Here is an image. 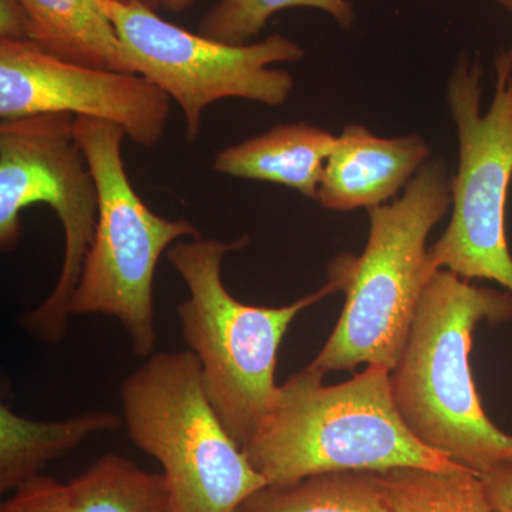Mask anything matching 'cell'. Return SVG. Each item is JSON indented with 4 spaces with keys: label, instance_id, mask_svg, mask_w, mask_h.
Returning a JSON list of instances; mask_svg holds the SVG:
<instances>
[{
    "label": "cell",
    "instance_id": "10",
    "mask_svg": "<svg viewBox=\"0 0 512 512\" xmlns=\"http://www.w3.org/2000/svg\"><path fill=\"white\" fill-rule=\"evenodd\" d=\"M171 99L140 74L59 59L30 40H0V117H92L123 128L138 146L163 140Z\"/></svg>",
    "mask_w": 512,
    "mask_h": 512
},
{
    "label": "cell",
    "instance_id": "6",
    "mask_svg": "<svg viewBox=\"0 0 512 512\" xmlns=\"http://www.w3.org/2000/svg\"><path fill=\"white\" fill-rule=\"evenodd\" d=\"M74 136L99 195L96 231L70 302L72 315L119 320L137 357L156 353L154 278L161 255L183 238H200L187 220H168L147 207L134 190L121 143L126 133L109 121L76 117Z\"/></svg>",
    "mask_w": 512,
    "mask_h": 512
},
{
    "label": "cell",
    "instance_id": "4",
    "mask_svg": "<svg viewBox=\"0 0 512 512\" xmlns=\"http://www.w3.org/2000/svg\"><path fill=\"white\" fill-rule=\"evenodd\" d=\"M249 237L178 241L167 258L190 296L177 313L185 343L200 362L205 392L229 436L244 448L276 399V357L293 319L335 293L323 288L281 308L239 302L222 279V264L232 251L247 247Z\"/></svg>",
    "mask_w": 512,
    "mask_h": 512
},
{
    "label": "cell",
    "instance_id": "7",
    "mask_svg": "<svg viewBox=\"0 0 512 512\" xmlns=\"http://www.w3.org/2000/svg\"><path fill=\"white\" fill-rule=\"evenodd\" d=\"M67 113H45L0 124V248L22 238V211L47 204L64 231L62 272L52 293L19 325L40 342L59 345L69 329L70 302L92 245L99 215L96 183Z\"/></svg>",
    "mask_w": 512,
    "mask_h": 512
},
{
    "label": "cell",
    "instance_id": "19",
    "mask_svg": "<svg viewBox=\"0 0 512 512\" xmlns=\"http://www.w3.org/2000/svg\"><path fill=\"white\" fill-rule=\"evenodd\" d=\"M0 512H79L67 484L56 478L39 476L13 493Z\"/></svg>",
    "mask_w": 512,
    "mask_h": 512
},
{
    "label": "cell",
    "instance_id": "1",
    "mask_svg": "<svg viewBox=\"0 0 512 512\" xmlns=\"http://www.w3.org/2000/svg\"><path fill=\"white\" fill-rule=\"evenodd\" d=\"M511 319L510 291L474 286L437 269L417 305L402 359L390 373L407 429L478 477L512 470V436L485 414L468 357L478 323Z\"/></svg>",
    "mask_w": 512,
    "mask_h": 512
},
{
    "label": "cell",
    "instance_id": "18",
    "mask_svg": "<svg viewBox=\"0 0 512 512\" xmlns=\"http://www.w3.org/2000/svg\"><path fill=\"white\" fill-rule=\"evenodd\" d=\"M293 8L322 10L345 30L356 23L349 0H220L205 13L200 33L229 45H248L272 16Z\"/></svg>",
    "mask_w": 512,
    "mask_h": 512
},
{
    "label": "cell",
    "instance_id": "14",
    "mask_svg": "<svg viewBox=\"0 0 512 512\" xmlns=\"http://www.w3.org/2000/svg\"><path fill=\"white\" fill-rule=\"evenodd\" d=\"M123 417L87 412L62 421L26 419L9 404L0 406V491H16L39 477L43 468L79 447L84 440L119 430Z\"/></svg>",
    "mask_w": 512,
    "mask_h": 512
},
{
    "label": "cell",
    "instance_id": "13",
    "mask_svg": "<svg viewBox=\"0 0 512 512\" xmlns=\"http://www.w3.org/2000/svg\"><path fill=\"white\" fill-rule=\"evenodd\" d=\"M30 19V42L67 62L134 73L99 0H19ZM136 74V73H134Z\"/></svg>",
    "mask_w": 512,
    "mask_h": 512
},
{
    "label": "cell",
    "instance_id": "11",
    "mask_svg": "<svg viewBox=\"0 0 512 512\" xmlns=\"http://www.w3.org/2000/svg\"><path fill=\"white\" fill-rule=\"evenodd\" d=\"M430 156L419 134L386 138L349 124L326 160L316 201L338 212L380 207L407 187Z\"/></svg>",
    "mask_w": 512,
    "mask_h": 512
},
{
    "label": "cell",
    "instance_id": "3",
    "mask_svg": "<svg viewBox=\"0 0 512 512\" xmlns=\"http://www.w3.org/2000/svg\"><path fill=\"white\" fill-rule=\"evenodd\" d=\"M451 178L430 160L392 204L370 208L369 238L360 256L342 254L328 266V284L346 302L332 335L309 365L318 372L366 363L390 373L402 359L417 305L430 276L427 238L447 214Z\"/></svg>",
    "mask_w": 512,
    "mask_h": 512
},
{
    "label": "cell",
    "instance_id": "22",
    "mask_svg": "<svg viewBox=\"0 0 512 512\" xmlns=\"http://www.w3.org/2000/svg\"><path fill=\"white\" fill-rule=\"evenodd\" d=\"M195 2L197 0H160V6L168 12L181 13L190 9Z\"/></svg>",
    "mask_w": 512,
    "mask_h": 512
},
{
    "label": "cell",
    "instance_id": "2",
    "mask_svg": "<svg viewBox=\"0 0 512 512\" xmlns=\"http://www.w3.org/2000/svg\"><path fill=\"white\" fill-rule=\"evenodd\" d=\"M323 376L308 366L289 377L242 448L268 485L343 471L468 470L424 446L407 429L386 367L367 366L335 386H325Z\"/></svg>",
    "mask_w": 512,
    "mask_h": 512
},
{
    "label": "cell",
    "instance_id": "16",
    "mask_svg": "<svg viewBox=\"0 0 512 512\" xmlns=\"http://www.w3.org/2000/svg\"><path fill=\"white\" fill-rule=\"evenodd\" d=\"M79 512H171L164 474L147 473L119 454H104L67 483Z\"/></svg>",
    "mask_w": 512,
    "mask_h": 512
},
{
    "label": "cell",
    "instance_id": "8",
    "mask_svg": "<svg viewBox=\"0 0 512 512\" xmlns=\"http://www.w3.org/2000/svg\"><path fill=\"white\" fill-rule=\"evenodd\" d=\"M494 67V97L485 114L480 63L460 56L451 73L447 100L458 134L453 214L429 252L436 269L468 281H495L512 293V255L505 235L512 180V49L498 53Z\"/></svg>",
    "mask_w": 512,
    "mask_h": 512
},
{
    "label": "cell",
    "instance_id": "15",
    "mask_svg": "<svg viewBox=\"0 0 512 512\" xmlns=\"http://www.w3.org/2000/svg\"><path fill=\"white\" fill-rule=\"evenodd\" d=\"M237 512H393L379 473L318 474L289 485H265Z\"/></svg>",
    "mask_w": 512,
    "mask_h": 512
},
{
    "label": "cell",
    "instance_id": "17",
    "mask_svg": "<svg viewBox=\"0 0 512 512\" xmlns=\"http://www.w3.org/2000/svg\"><path fill=\"white\" fill-rule=\"evenodd\" d=\"M379 477L393 512H493L473 471L394 468Z\"/></svg>",
    "mask_w": 512,
    "mask_h": 512
},
{
    "label": "cell",
    "instance_id": "5",
    "mask_svg": "<svg viewBox=\"0 0 512 512\" xmlns=\"http://www.w3.org/2000/svg\"><path fill=\"white\" fill-rule=\"evenodd\" d=\"M120 399L128 439L163 467L171 512H237L268 485L212 407L191 350L147 357Z\"/></svg>",
    "mask_w": 512,
    "mask_h": 512
},
{
    "label": "cell",
    "instance_id": "24",
    "mask_svg": "<svg viewBox=\"0 0 512 512\" xmlns=\"http://www.w3.org/2000/svg\"><path fill=\"white\" fill-rule=\"evenodd\" d=\"M497 2L500 3L505 10L512 13V0H497Z\"/></svg>",
    "mask_w": 512,
    "mask_h": 512
},
{
    "label": "cell",
    "instance_id": "21",
    "mask_svg": "<svg viewBox=\"0 0 512 512\" xmlns=\"http://www.w3.org/2000/svg\"><path fill=\"white\" fill-rule=\"evenodd\" d=\"M493 512H512V470L481 477Z\"/></svg>",
    "mask_w": 512,
    "mask_h": 512
},
{
    "label": "cell",
    "instance_id": "23",
    "mask_svg": "<svg viewBox=\"0 0 512 512\" xmlns=\"http://www.w3.org/2000/svg\"><path fill=\"white\" fill-rule=\"evenodd\" d=\"M121 2H141L153 9L161 8L160 0H121Z\"/></svg>",
    "mask_w": 512,
    "mask_h": 512
},
{
    "label": "cell",
    "instance_id": "12",
    "mask_svg": "<svg viewBox=\"0 0 512 512\" xmlns=\"http://www.w3.org/2000/svg\"><path fill=\"white\" fill-rule=\"evenodd\" d=\"M338 136L306 123L279 124L218 151L212 170L241 180L285 185L318 198L323 168Z\"/></svg>",
    "mask_w": 512,
    "mask_h": 512
},
{
    "label": "cell",
    "instance_id": "20",
    "mask_svg": "<svg viewBox=\"0 0 512 512\" xmlns=\"http://www.w3.org/2000/svg\"><path fill=\"white\" fill-rule=\"evenodd\" d=\"M30 19L19 0H0V40H29Z\"/></svg>",
    "mask_w": 512,
    "mask_h": 512
},
{
    "label": "cell",
    "instance_id": "9",
    "mask_svg": "<svg viewBox=\"0 0 512 512\" xmlns=\"http://www.w3.org/2000/svg\"><path fill=\"white\" fill-rule=\"evenodd\" d=\"M113 23L134 73L160 87L180 106L185 140L201 134L202 114L224 99L278 107L295 87L292 74L272 64L299 62L305 50L282 35L261 42L229 45L161 18L141 2L99 0Z\"/></svg>",
    "mask_w": 512,
    "mask_h": 512
}]
</instances>
